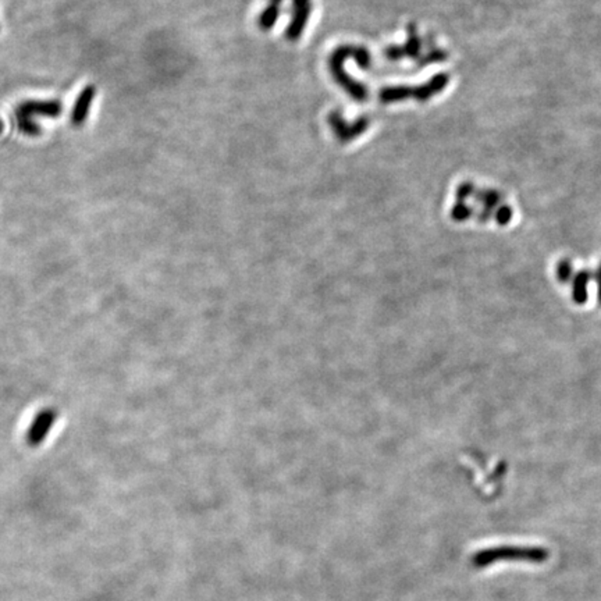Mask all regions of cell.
Returning <instances> with one entry per match:
<instances>
[{
    "instance_id": "obj_19",
    "label": "cell",
    "mask_w": 601,
    "mask_h": 601,
    "mask_svg": "<svg viewBox=\"0 0 601 601\" xmlns=\"http://www.w3.org/2000/svg\"><path fill=\"white\" fill-rule=\"evenodd\" d=\"M594 280L597 283V301H598V305L601 306V263H600L597 272L594 273Z\"/></svg>"
},
{
    "instance_id": "obj_16",
    "label": "cell",
    "mask_w": 601,
    "mask_h": 601,
    "mask_svg": "<svg viewBox=\"0 0 601 601\" xmlns=\"http://www.w3.org/2000/svg\"><path fill=\"white\" fill-rule=\"evenodd\" d=\"M476 186L473 182L471 181H464L461 182L457 189H455V199L457 202H467L469 198H473L475 192H476Z\"/></svg>"
},
{
    "instance_id": "obj_13",
    "label": "cell",
    "mask_w": 601,
    "mask_h": 601,
    "mask_svg": "<svg viewBox=\"0 0 601 601\" xmlns=\"http://www.w3.org/2000/svg\"><path fill=\"white\" fill-rule=\"evenodd\" d=\"M475 214H476V212H475V208L469 207L467 202H457V200H455L454 207L451 208L450 216H451V219H453L454 222H457V223H464V222H467V220L475 218Z\"/></svg>"
},
{
    "instance_id": "obj_11",
    "label": "cell",
    "mask_w": 601,
    "mask_h": 601,
    "mask_svg": "<svg viewBox=\"0 0 601 601\" xmlns=\"http://www.w3.org/2000/svg\"><path fill=\"white\" fill-rule=\"evenodd\" d=\"M473 198L483 208L496 212V208L501 205V202L505 199V195L501 191L494 188H482V189H476Z\"/></svg>"
},
{
    "instance_id": "obj_17",
    "label": "cell",
    "mask_w": 601,
    "mask_h": 601,
    "mask_svg": "<svg viewBox=\"0 0 601 601\" xmlns=\"http://www.w3.org/2000/svg\"><path fill=\"white\" fill-rule=\"evenodd\" d=\"M514 218V211L508 205H500L494 212V219L498 226H508Z\"/></svg>"
},
{
    "instance_id": "obj_6",
    "label": "cell",
    "mask_w": 601,
    "mask_h": 601,
    "mask_svg": "<svg viewBox=\"0 0 601 601\" xmlns=\"http://www.w3.org/2000/svg\"><path fill=\"white\" fill-rule=\"evenodd\" d=\"M312 10V0H293V20L286 30V38L297 41L301 38Z\"/></svg>"
},
{
    "instance_id": "obj_5",
    "label": "cell",
    "mask_w": 601,
    "mask_h": 601,
    "mask_svg": "<svg viewBox=\"0 0 601 601\" xmlns=\"http://www.w3.org/2000/svg\"><path fill=\"white\" fill-rule=\"evenodd\" d=\"M421 51H422V40L418 34L417 26L410 24L408 26V38L407 42L403 46H388L385 49V58L395 62V60H401L404 58H410V59H419L421 58Z\"/></svg>"
},
{
    "instance_id": "obj_18",
    "label": "cell",
    "mask_w": 601,
    "mask_h": 601,
    "mask_svg": "<svg viewBox=\"0 0 601 601\" xmlns=\"http://www.w3.org/2000/svg\"><path fill=\"white\" fill-rule=\"evenodd\" d=\"M494 216V211H491V209H487V208H482V211L480 212H478V214H475V218H476V220L479 222V223H482V225H485V223H487L491 218Z\"/></svg>"
},
{
    "instance_id": "obj_2",
    "label": "cell",
    "mask_w": 601,
    "mask_h": 601,
    "mask_svg": "<svg viewBox=\"0 0 601 601\" xmlns=\"http://www.w3.org/2000/svg\"><path fill=\"white\" fill-rule=\"evenodd\" d=\"M448 73H439L432 77L426 84L417 87H385L378 92V98L383 103L404 102L407 99H417L421 103L429 102L432 98L442 94L450 84Z\"/></svg>"
},
{
    "instance_id": "obj_10",
    "label": "cell",
    "mask_w": 601,
    "mask_h": 601,
    "mask_svg": "<svg viewBox=\"0 0 601 601\" xmlns=\"http://www.w3.org/2000/svg\"><path fill=\"white\" fill-rule=\"evenodd\" d=\"M591 280V273L589 270H580L573 276L572 281V299L576 305H583L589 298V283Z\"/></svg>"
},
{
    "instance_id": "obj_15",
    "label": "cell",
    "mask_w": 601,
    "mask_h": 601,
    "mask_svg": "<svg viewBox=\"0 0 601 601\" xmlns=\"http://www.w3.org/2000/svg\"><path fill=\"white\" fill-rule=\"evenodd\" d=\"M557 280L561 284H566L570 279H573V265L569 259H561L555 269Z\"/></svg>"
},
{
    "instance_id": "obj_4",
    "label": "cell",
    "mask_w": 601,
    "mask_h": 601,
    "mask_svg": "<svg viewBox=\"0 0 601 601\" xmlns=\"http://www.w3.org/2000/svg\"><path fill=\"white\" fill-rule=\"evenodd\" d=\"M348 58H352V46L337 48L331 53V58L329 62L331 74L337 80V82L344 88V91H347L354 99H356L358 102H365L367 98L366 88L362 84H359L358 81L352 80V77L344 71V62Z\"/></svg>"
},
{
    "instance_id": "obj_3",
    "label": "cell",
    "mask_w": 601,
    "mask_h": 601,
    "mask_svg": "<svg viewBox=\"0 0 601 601\" xmlns=\"http://www.w3.org/2000/svg\"><path fill=\"white\" fill-rule=\"evenodd\" d=\"M62 114V103L59 101H41L30 99L19 105L16 109L17 127L21 134L28 137H37L41 132V127L37 124L35 117L55 119Z\"/></svg>"
},
{
    "instance_id": "obj_9",
    "label": "cell",
    "mask_w": 601,
    "mask_h": 601,
    "mask_svg": "<svg viewBox=\"0 0 601 601\" xmlns=\"http://www.w3.org/2000/svg\"><path fill=\"white\" fill-rule=\"evenodd\" d=\"M55 418H56V415L53 411H42L37 417V419L33 424L30 433H28V439H30L31 444L38 446L41 442H44V439L48 436V433H49V430L55 422Z\"/></svg>"
},
{
    "instance_id": "obj_14",
    "label": "cell",
    "mask_w": 601,
    "mask_h": 601,
    "mask_svg": "<svg viewBox=\"0 0 601 601\" xmlns=\"http://www.w3.org/2000/svg\"><path fill=\"white\" fill-rule=\"evenodd\" d=\"M448 59V53L446 51L442 49H432L429 51V53L426 56H421L418 59V67H425L428 64H435V63H442L444 60Z\"/></svg>"
},
{
    "instance_id": "obj_12",
    "label": "cell",
    "mask_w": 601,
    "mask_h": 601,
    "mask_svg": "<svg viewBox=\"0 0 601 601\" xmlns=\"http://www.w3.org/2000/svg\"><path fill=\"white\" fill-rule=\"evenodd\" d=\"M283 0H269V6L259 16V27L263 31H269L275 27L281 9Z\"/></svg>"
},
{
    "instance_id": "obj_8",
    "label": "cell",
    "mask_w": 601,
    "mask_h": 601,
    "mask_svg": "<svg viewBox=\"0 0 601 601\" xmlns=\"http://www.w3.org/2000/svg\"><path fill=\"white\" fill-rule=\"evenodd\" d=\"M95 94H96L95 87L94 85H88L78 95V98H77V101L74 103V107H73V113H71V123L76 127H80V125H82L85 123V120H87V117L89 114V110H91V106L94 103Z\"/></svg>"
},
{
    "instance_id": "obj_7",
    "label": "cell",
    "mask_w": 601,
    "mask_h": 601,
    "mask_svg": "<svg viewBox=\"0 0 601 601\" xmlns=\"http://www.w3.org/2000/svg\"><path fill=\"white\" fill-rule=\"evenodd\" d=\"M329 124L340 141L348 142V141L354 139L355 137H359L363 131L367 130L369 119L363 117V119H359L358 121H355V124L348 125V124H345L344 119L341 117V114L338 112H333L329 116Z\"/></svg>"
},
{
    "instance_id": "obj_1",
    "label": "cell",
    "mask_w": 601,
    "mask_h": 601,
    "mask_svg": "<svg viewBox=\"0 0 601 601\" xmlns=\"http://www.w3.org/2000/svg\"><path fill=\"white\" fill-rule=\"evenodd\" d=\"M550 551L539 546H498L478 551L472 557L476 568H485L496 562H530L543 564L548 559Z\"/></svg>"
}]
</instances>
